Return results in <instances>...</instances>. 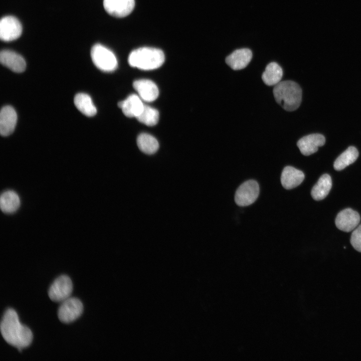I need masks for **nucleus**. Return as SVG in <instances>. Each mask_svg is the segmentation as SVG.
<instances>
[{
  "label": "nucleus",
  "instance_id": "nucleus-12",
  "mask_svg": "<svg viewBox=\"0 0 361 361\" xmlns=\"http://www.w3.org/2000/svg\"><path fill=\"white\" fill-rule=\"evenodd\" d=\"M133 87L138 96L143 101L152 102L158 96L159 91L156 84L148 79H139L135 81Z\"/></svg>",
  "mask_w": 361,
  "mask_h": 361
},
{
  "label": "nucleus",
  "instance_id": "nucleus-2",
  "mask_svg": "<svg viewBox=\"0 0 361 361\" xmlns=\"http://www.w3.org/2000/svg\"><path fill=\"white\" fill-rule=\"evenodd\" d=\"M164 60V53L161 50L144 47L132 51L129 55L128 62L132 67L151 70L160 67Z\"/></svg>",
  "mask_w": 361,
  "mask_h": 361
},
{
  "label": "nucleus",
  "instance_id": "nucleus-1",
  "mask_svg": "<svg viewBox=\"0 0 361 361\" xmlns=\"http://www.w3.org/2000/svg\"><path fill=\"white\" fill-rule=\"evenodd\" d=\"M0 328L4 339L17 348L27 347L32 341L31 330L20 322L17 313L13 308H8L5 311L1 320Z\"/></svg>",
  "mask_w": 361,
  "mask_h": 361
},
{
  "label": "nucleus",
  "instance_id": "nucleus-20",
  "mask_svg": "<svg viewBox=\"0 0 361 361\" xmlns=\"http://www.w3.org/2000/svg\"><path fill=\"white\" fill-rule=\"evenodd\" d=\"M282 76L281 67L277 63L271 62L266 66L262 75V79L266 85L275 86L281 82Z\"/></svg>",
  "mask_w": 361,
  "mask_h": 361
},
{
  "label": "nucleus",
  "instance_id": "nucleus-22",
  "mask_svg": "<svg viewBox=\"0 0 361 361\" xmlns=\"http://www.w3.org/2000/svg\"><path fill=\"white\" fill-rule=\"evenodd\" d=\"M358 156L357 149L352 146L348 147L335 159L333 167L336 170H341L353 163Z\"/></svg>",
  "mask_w": 361,
  "mask_h": 361
},
{
  "label": "nucleus",
  "instance_id": "nucleus-6",
  "mask_svg": "<svg viewBox=\"0 0 361 361\" xmlns=\"http://www.w3.org/2000/svg\"><path fill=\"white\" fill-rule=\"evenodd\" d=\"M83 310V304L79 299L69 297L62 302L58 311V318L63 323H69L79 318Z\"/></svg>",
  "mask_w": 361,
  "mask_h": 361
},
{
  "label": "nucleus",
  "instance_id": "nucleus-13",
  "mask_svg": "<svg viewBox=\"0 0 361 361\" xmlns=\"http://www.w3.org/2000/svg\"><path fill=\"white\" fill-rule=\"evenodd\" d=\"M1 63L16 73L24 71L26 68L25 59L19 54L9 50H4L0 53Z\"/></svg>",
  "mask_w": 361,
  "mask_h": 361
},
{
  "label": "nucleus",
  "instance_id": "nucleus-24",
  "mask_svg": "<svg viewBox=\"0 0 361 361\" xmlns=\"http://www.w3.org/2000/svg\"><path fill=\"white\" fill-rule=\"evenodd\" d=\"M136 118L140 122L152 126L157 123L159 112L156 109L144 105L142 112Z\"/></svg>",
  "mask_w": 361,
  "mask_h": 361
},
{
  "label": "nucleus",
  "instance_id": "nucleus-19",
  "mask_svg": "<svg viewBox=\"0 0 361 361\" xmlns=\"http://www.w3.org/2000/svg\"><path fill=\"white\" fill-rule=\"evenodd\" d=\"M20 205V199L15 192L8 190L1 195L0 206L3 212L13 213L19 209Z\"/></svg>",
  "mask_w": 361,
  "mask_h": 361
},
{
  "label": "nucleus",
  "instance_id": "nucleus-23",
  "mask_svg": "<svg viewBox=\"0 0 361 361\" xmlns=\"http://www.w3.org/2000/svg\"><path fill=\"white\" fill-rule=\"evenodd\" d=\"M137 144L139 149L147 154L154 153L159 147L158 142L155 138L147 133H141L138 136Z\"/></svg>",
  "mask_w": 361,
  "mask_h": 361
},
{
  "label": "nucleus",
  "instance_id": "nucleus-5",
  "mask_svg": "<svg viewBox=\"0 0 361 361\" xmlns=\"http://www.w3.org/2000/svg\"><path fill=\"white\" fill-rule=\"evenodd\" d=\"M259 194V186L255 180H248L241 184L237 190L235 201L237 205L245 207L254 203Z\"/></svg>",
  "mask_w": 361,
  "mask_h": 361
},
{
  "label": "nucleus",
  "instance_id": "nucleus-3",
  "mask_svg": "<svg viewBox=\"0 0 361 361\" xmlns=\"http://www.w3.org/2000/svg\"><path fill=\"white\" fill-rule=\"evenodd\" d=\"M273 94L276 101L286 111L295 110L301 102L302 90L292 81H281L275 85Z\"/></svg>",
  "mask_w": 361,
  "mask_h": 361
},
{
  "label": "nucleus",
  "instance_id": "nucleus-11",
  "mask_svg": "<svg viewBox=\"0 0 361 361\" xmlns=\"http://www.w3.org/2000/svg\"><path fill=\"white\" fill-rule=\"evenodd\" d=\"M325 142L324 136L319 133H313L306 135L300 138L297 143L301 153L304 155H311L318 150L319 146Z\"/></svg>",
  "mask_w": 361,
  "mask_h": 361
},
{
  "label": "nucleus",
  "instance_id": "nucleus-18",
  "mask_svg": "<svg viewBox=\"0 0 361 361\" xmlns=\"http://www.w3.org/2000/svg\"><path fill=\"white\" fill-rule=\"evenodd\" d=\"M331 187L332 180L330 175L326 173L322 175L311 190L312 198L316 201L323 200L328 194Z\"/></svg>",
  "mask_w": 361,
  "mask_h": 361
},
{
  "label": "nucleus",
  "instance_id": "nucleus-8",
  "mask_svg": "<svg viewBox=\"0 0 361 361\" xmlns=\"http://www.w3.org/2000/svg\"><path fill=\"white\" fill-rule=\"evenodd\" d=\"M22 26L19 20L12 16L3 17L0 22V38L4 42L14 41L20 37Z\"/></svg>",
  "mask_w": 361,
  "mask_h": 361
},
{
  "label": "nucleus",
  "instance_id": "nucleus-17",
  "mask_svg": "<svg viewBox=\"0 0 361 361\" xmlns=\"http://www.w3.org/2000/svg\"><path fill=\"white\" fill-rule=\"evenodd\" d=\"M304 177V174L302 171L294 167L287 166L282 170L281 183L284 188L290 190L301 184Z\"/></svg>",
  "mask_w": 361,
  "mask_h": 361
},
{
  "label": "nucleus",
  "instance_id": "nucleus-15",
  "mask_svg": "<svg viewBox=\"0 0 361 361\" xmlns=\"http://www.w3.org/2000/svg\"><path fill=\"white\" fill-rule=\"evenodd\" d=\"M140 97L131 94L125 100L119 101L118 106L122 109L123 114L128 117H137L142 112L144 105Z\"/></svg>",
  "mask_w": 361,
  "mask_h": 361
},
{
  "label": "nucleus",
  "instance_id": "nucleus-10",
  "mask_svg": "<svg viewBox=\"0 0 361 361\" xmlns=\"http://www.w3.org/2000/svg\"><path fill=\"white\" fill-rule=\"evenodd\" d=\"M360 220V216L357 212L350 208H347L337 214L335 223L338 229L348 232L357 226Z\"/></svg>",
  "mask_w": 361,
  "mask_h": 361
},
{
  "label": "nucleus",
  "instance_id": "nucleus-14",
  "mask_svg": "<svg viewBox=\"0 0 361 361\" xmlns=\"http://www.w3.org/2000/svg\"><path fill=\"white\" fill-rule=\"evenodd\" d=\"M17 121V115L15 109L11 106L3 107L0 113V133L6 136L12 133L15 130Z\"/></svg>",
  "mask_w": 361,
  "mask_h": 361
},
{
  "label": "nucleus",
  "instance_id": "nucleus-21",
  "mask_svg": "<svg viewBox=\"0 0 361 361\" xmlns=\"http://www.w3.org/2000/svg\"><path fill=\"white\" fill-rule=\"evenodd\" d=\"M77 108L87 116H93L97 113L96 107L93 104L89 95L85 93H78L74 99Z\"/></svg>",
  "mask_w": 361,
  "mask_h": 361
},
{
  "label": "nucleus",
  "instance_id": "nucleus-4",
  "mask_svg": "<svg viewBox=\"0 0 361 361\" xmlns=\"http://www.w3.org/2000/svg\"><path fill=\"white\" fill-rule=\"evenodd\" d=\"M91 57L94 65L104 72H112L117 67V59L114 53L105 46L97 44L91 50Z\"/></svg>",
  "mask_w": 361,
  "mask_h": 361
},
{
  "label": "nucleus",
  "instance_id": "nucleus-9",
  "mask_svg": "<svg viewBox=\"0 0 361 361\" xmlns=\"http://www.w3.org/2000/svg\"><path fill=\"white\" fill-rule=\"evenodd\" d=\"M135 6L134 0H103V7L110 15L123 18L129 15Z\"/></svg>",
  "mask_w": 361,
  "mask_h": 361
},
{
  "label": "nucleus",
  "instance_id": "nucleus-25",
  "mask_svg": "<svg viewBox=\"0 0 361 361\" xmlns=\"http://www.w3.org/2000/svg\"><path fill=\"white\" fill-rule=\"evenodd\" d=\"M350 243L356 250L361 252V224L352 232Z\"/></svg>",
  "mask_w": 361,
  "mask_h": 361
},
{
  "label": "nucleus",
  "instance_id": "nucleus-16",
  "mask_svg": "<svg viewBox=\"0 0 361 361\" xmlns=\"http://www.w3.org/2000/svg\"><path fill=\"white\" fill-rule=\"evenodd\" d=\"M252 58L250 50L246 48L238 49L226 58V63L233 70H239L245 68Z\"/></svg>",
  "mask_w": 361,
  "mask_h": 361
},
{
  "label": "nucleus",
  "instance_id": "nucleus-7",
  "mask_svg": "<svg viewBox=\"0 0 361 361\" xmlns=\"http://www.w3.org/2000/svg\"><path fill=\"white\" fill-rule=\"evenodd\" d=\"M73 290V284L70 277L62 275L56 278L51 285L48 295L53 301L62 302L70 297Z\"/></svg>",
  "mask_w": 361,
  "mask_h": 361
}]
</instances>
